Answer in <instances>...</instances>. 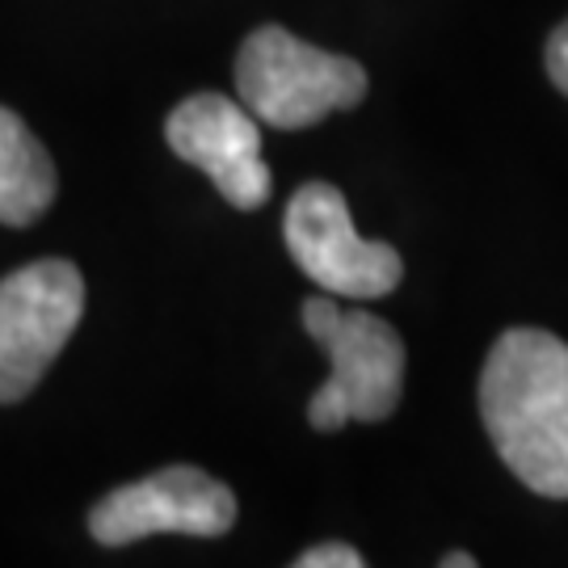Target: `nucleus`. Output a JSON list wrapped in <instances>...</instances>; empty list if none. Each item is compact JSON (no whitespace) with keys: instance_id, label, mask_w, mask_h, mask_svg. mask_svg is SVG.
I'll list each match as a JSON object with an SVG mask.
<instances>
[{"instance_id":"nucleus-3","label":"nucleus","mask_w":568,"mask_h":568,"mask_svg":"<svg viewBox=\"0 0 568 568\" xmlns=\"http://www.w3.org/2000/svg\"><path fill=\"white\" fill-rule=\"evenodd\" d=\"M84 316V278L63 257H42L0 278V405L26 400Z\"/></svg>"},{"instance_id":"nucleus-7","label":"nucleus","mask_w":568,"mask_h":568,"mask_svg":"<svg viewBox=\"0 0 568 568\" xmlns=\"http://www.w3.org/2000/svg\"><path fill=\"white\" fill-rule=\"evenodd\" d=\"M164 140L185 164L203 169L236 211L270 203L274 178L262 161V126L241 102L224 93H194L169 114Z\"/></svg>"},{"instance_id":"nucleus-6","label":"nucleus","mask_w":568,"mask_h":568,"mask_svg":"<svg viewBox=\"0 0 568 568\" xmlns=\"http://www.w3.org/2000/svg\"><path fill=\"white\" fill-rule=\"evenodd\" d=\"M328 384L307 400V422L321 434L349 422H387L405 392V342L375 312H342L325 342Z\"/></svg>"},{"instance_id":"nucleus-12","label":"nucleus","mask_w":568,"mask_h":568,"mask_svg":"<svg viewBox=\"0 0 568 568\" xmlns=\"http://www.w3.org/2000/svg\"><path fill=\"white\" fill-rule=\"evenodd\" d=\"M476 560L471 556H464V551H450V556H443V568H471Z\"/></svg>"},{"instance_id":"nucleus-10","label":"nucleus","mask_w":568,"mask_h":568,"mask_svg":"<svg viewBox=\"0 0 568 568\" xmlns=\"http://www.w3.org/2000/svg\"><path fill=\"white\" fill-rule=\"evenodd\" d=\"M337 321H342V307L333 304L328 295H312V300L304 304V328L316 337V342H325Z\"/></svg>"},{"instance_id":"nucleus-2","label":"nucleus","mask_w":568,"mask_h":568,"mask_svg":"<svg viewBox=\"0 0 568 568\" xmlns=\"http://www.w3.org/2000/svg\"><path fill=\"white\" fill-rule=\"evenodd\" d=\"M236 93L244 110L265 126L304 131L312 122L328 119L333 110L363 102L366 68L295 39L283 26H262L241 47Z\"/></svg>"},{"instance_id":"nucleus-5","label":"nucleus","mask_w":568,"mask_h":568,"mask_svg":"<svg viewBox=\"0 0 568 568\" xmlns=\"http://www.w3.org/2000/svg\"><path fill=\"white\" fill-rule=\"evenodd\" d=\"M236 523V497L203 467H164L135 485L105 493L89 509V535L102 548H126L148 535H199L220 539Z\"/></svg>"},{"instance_id":"nucleus-8","label":"nucleus","mask_w":568,"mask_h":568,"mask_svg":"<svg viewBox=\"0 0 568 568\" xmlns=\"http://www.w3.org/2000/svg\"><path fill=\"white\" fill-rule=\"evenodd\" d=\"M55 164L21 114L0 105V224L26 227L55 203Z\"/></svg>"},{"instance_id":"nucleus-4","label":"nucleus","mask_w":568,"mask_h":568,"mask_svg":"<svg viewBox=\"0 0 568 568\" xmlns=\"http://www.w3.org/2000/svg\"><path fill=\"white\" fill-rule=\"evenodd\" d=\"M283 236L295 265L328 295L345 300H384L405 278V262L392 244L363 241L337 185L307 182L291 194Z\"/></svg>"},{"instance_id":"nucleus-1","label":"nucleus","mask_w":568,"mask_h":568,"mask_svg":"<svg viewBox=\"0 0 568 568\" xmlns=\"http://www.w3.org/2000/svg\"><path fill=\"white\" fill-rule=\"evenodd\" d=\"M480 422L530 493L568 501V342L506 328L480 371Z\"/></svg>"},{"instance_id":"nucleus-11","label":"nucleus","mask_w":568,"mask_h":568,"mask_svg":"<svg viewBox=\"0 0 568 568\" xmlns=\"http://www.w3.org/2000/svg\"><path fill=\"white\" fill-rule=\"evenodd\" d=\"M548 77L568 98V18L556 26V34L548 39Z\"/></svg>"},{"instance_id":"nucleus-9","label":"nucleus","mask_w":568,"mask_h":568,"mask_svg":"<svg viewBox=\"0 0 568 568\" xmlns=\"http://www.w3.org/2000/svg\"><path fill=\"white\" fill-rule=\"evenodd\" d=\"M363 551H354L349 544H321L307 548L304 556H295V568H363Z\"/></svg>"}]
</instances>
